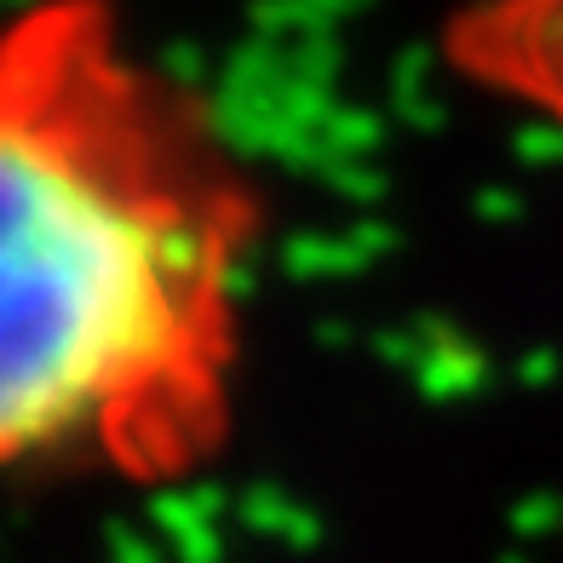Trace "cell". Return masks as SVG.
<instances>
[{"mask_svg": "<svg viewBox=\"0 0 563 563\" xmlns=\"http://www.w3.org/2000/svg\"><path fill=\"white\" fill-rule=\"evenodd\" d=\"M265 190L110 0L0 23V477L167 489L236 426Z\"/></svg>", "mask_w": 563, "mask_h": 563, "instance_id": "obj_1", "label": "cell"}, {"mask_svg": "<svg viewBox=\"0 0 563 563\" xmlns=\"http://www.w3.org/2000/svg\"><path fill=\"white\" fill-rule=\"evenodd\" d=\"M443 64L563 133V0H466L443 23Z\"/></svg>", "mask_w": 563, "mask_h": 563, "instance_id": "obj_2", "label": "cell"}]
</instances>
